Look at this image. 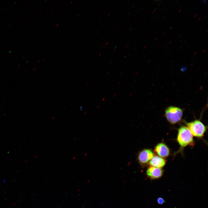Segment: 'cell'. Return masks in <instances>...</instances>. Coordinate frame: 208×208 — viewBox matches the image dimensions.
<instances>
[{
	"mask_svg": "<svg viewBox=\"0 0 208 208\" xmlns=\"http://www.w3.org/2000/svg\"><path fill=\"white\" fill-rule=\"evenodd\" d=\"M177 140L181 148H184L193 143V135L187 127L183 126L179 129Z\"/></svg>",
	"mask_w": 208,
	"mask_h": 208,
	"instance_id": "6da1fadb",
	"label": "cell"
},
{
	"mask_svg": "<svg viewBox=\"0 0 208 208\" xmlns=\"http://www.w3.org/2000/svg\"><path fill=\"white\" fill-rule=\"evenodd\" d=\"M183 115L182 109L177 107L170 106L165 110L166 118L168 122L171 124H175L180 121Z\"/></svg>",
	"mask_w": 208,
	"mask_h": 208,
	"instance_id": "7a4b0ae2",
	"label": "cell"
},
{
	"mask_svg": "<svg viewBox=\"0 0 208 208\" xmlns=\"http://www.w3.org/2000/svg\"><path fill=\"white\" fill-rule=\"evenodd\" d=\"M186 125L192 135L196 137H203L206 130V127L199 120L187 122Z\"/></svg>",
	"mask_w": 208,
	"mask_h": 208,
	"instance_id": "3957f363",
	"label": "cell"
},
{
	"mask_svg": "<svg viewBox=\"0 0 208 208\" xmlns=\"http://www.w3.org/2000/svg\"><path fill=\"white\" fill-rule=\"evenodd\" d=\"M154 156L152 151L148 149H145L139 153L138 159L139 163L142 165H145L149 162Z\"/></svg>",
	"mask_w": 208,
	"mask_h": 208,
	"instance_id": "277c9868",
	"label": "cell"
},
{
	"mask_svg": "<svg viewBox=\"0 0 208 208\" xmlns=\"http://www.w3.org/2000/svg\"><path fill=\"white\" fill-rule=\"evenodd\" d=\"M146 174L151 179H157L162 176L163 170L161 168L151 166L147 169Z\"/></svg>",
	"mask_w": 208,
	"mask_h": 208,
	"instance_id": "5b68a950",
	"label": "cell"
},
{
	"mask_svg": "<svg viewBox=\"0 0 208 208\" xmlns=\"http://www.w3.org/2000/svg\"><path fill=\"white\" fill-rule=\"evenodd\" d=\"M154 150L159 156L162 158L167 157L170 154L168 147L165 144L162 142L157 144L155 147Z\"/></svg>",
	"mask_w": 208,
	"mask_h": 208,
	"instance_id": "8992f818",
	"label": "cell"
},
{
	"mask_svg": "<svg viewBox=\"0 0 208 208\" xmlns=\"http://www.w3.org/2000/svg\"><path fill=\"white\" fill-rule=\"evenodd\" d=\"M166 163V161L164 159L158 156H154L149 162L151 166L159 168L163 167Z\"/></svg>",
	"mask_w": 208,
	"mask_h": 208,
	"instance_id": "52a82bcc",
	"label": "cell"
},
{
	"mask_svg": "<svg viewBox=\"0 0 208 208\" xmlns=\"http://www.w3.org/2000/svg\"><path fill=\"white\" fill-rule=\"evenodd\" d=\"M157 202L159 205H162L165 202L164 199L162 197H159L157 199Z\"/></svg>",
	"mask_w": 208,
	"mask_h": 208,
	"instance_id": "ba28073f",
	"label": "cell"
},
{
	"mask_svg": "<svg viewBox=\"0 0 208 208\" xmlns=\"http://www.w3.org/2000/svg\"><path fill=\"white\" fill-rule=\"evenodd\" d=\"M108 44V42H106L105 43V45H107Z\"/></svg>",
	"mask_w": 208,
	"mask_h": 208,
	"instance_id": "9c48e42d",
	"label": "cell"
},
{
	"mask_svg": "<svg viewBox=\"0 0 208 208\" xmlns=\"http://www.w3.org/2000/svg\"><path fill=\"white\" fill-rule=\"evenodd\" d=\"M206 51V49H205L203 52V53H204Z\"/></svg>",
	"mask_w": 208,
	"mask_h": 208,
	"instance_id": "30bf717a",
	"label": "cell"
},
{
	"mask_svg": "<svg viewBox=\"0 0 208 208\" xmlns=\"http://www.w3.org/2000/svg\"><path fill=\"white\" fill-rule=\"evenodd\" d=\"M129 44H127V45H126V47H129Z\"/></svg>",
	"mask_w": 208,
	"mask_h": 208,
	"instance_id": "8fae6325",
	"label": "cell"
},
{
	"mask_svg": "<svg viewBox=\"0 0 208 208\" xmlns=\"http://www.w3.org/2000/svg\"><path fill=\"white\" fill-rule=\"evenodd\" d=\"M110 16V14H108V15H107L108 17H109Z\"/></svg>",
	"mask_w": 208,
	"mask_h": 208,
	"instance_id": "7c38bea8",
	"label": "cell"
},
{
	"mask_svg": "<svg viewBox=\"0 0 208 208\" xmlns=\"http://www.w3.org/2000/svg\"><path fill=\"white\" fill-rule=\"evenodd\" d=\"M198 14L197 13L195 15L194 17H195Z\"/></svg>",
	"mask_w": 208,
	"mask_h": 208,
	"instance_id": "4fadbf2b",
	"label": "cell"
},
{
	"mask_svg": "<svg viewBox=\"0 0 208 208\" xmlns=\"http://www.w3.org/2000/svg\"><path fill=\"white\" fill-rule=\"evenodd\" d=\"M146 46H145L144 47V48H143L144 49H145V48H146Z\"/></svg>",
	"mask_w": 208,
	"mask_h": 208,
	"instance_id": "5bb4252c",
	"label": "cell"
},
{
	"mask_svg": "<svg viewBox=\"0 0 208 208\" xmlns=\"http://www.w3.org/2000/svg\"><path fill=\"white\" fill-rule=\"evenodd\" d=\"M116 51V49H115L113 50V52H114Z\"/></svg>",
	"mask_w": 208,
	"mask_h": 208,
	"instance_id": "9a60e30c",
	"label": "cell"
},
{
	"mask_svg": "<svg viewBox=\"0 0 208 208\" xmlns=\"http://www.w3.org/2000/svg\"><path fill=\"white\" fill-rule=\"evenodd\" d=\"M200 19H201V18L200 17V18H199V19H198V21H199Z\"/></svg>",
	"mask_w": 208,
	"mask_h": 208,
	"instance_id": "2e32d148",
	"label": "cell"
},
{
	"mask_svg": "<svg viewBox=\"0 0 208 208\" xmlns=\"http://www.w3.org/2000/svg\"><path fill=\"white\" fill-rule=\"evenodd\" d=\"M101 55V53H100L99 55V56H100Z\"/></svg>",
	"mask_w": 208,
	"mask_h": 208,
	"instance_id": "e0dca14e",
	"label": "cell"
},
{
	"mask_svg": "<svg viewBox=\"0 0 208 208\" xmlns=\"http://www.w3.org/2000/svg\"><path fill=\"white\" fill-rule=\"evenodd\" d=\"M137 19H138V18H135V21H136L137 20Z\"/></svg>",
	"mask_w": 208,
	"mask_h": 208,
	"instance_id": "ac0fdd59",
	"label": "cell"
},
{
	"mask_svg": "<svg viewBox=\"0 0 208 208\" xmlns=\"http://www.w3.org/2000/svg\"><path fill=\"white\" fill-rule=\"evenodd\" d=\"M181 9L180 10H179V12H180V11H181Z\"/></svg>",
	"mask_w": 208,
	"mask_h": 208,
	"instance_id": "d6986e66",
	"label": "cell"
},
{
	"mask_svg": "<svg viewBox=\"0 0 208 208\" xmlns=\"http://www.w3.org/2000/svg\"><path fill=\"white\" fill-rule=\"evenodd\" d=\"M118 27H117V28H116V30H118Z\"/></svg>",
	"mask_w": 208,
	"mask_h": 208,
	"instance_id": "ffe728a7",
	"label": "cell"
},
{
	"mask_svg": "<svg viewBox=\"0 0 208 208\" xmlns=\"http://www.w3.org/2000/svg\"><path fill=\"white\" fill-rule=\"evenodd\" d=\"M197 53V52H196L194 54V55H195Z\"/></svg>",
	"mask_w": 208,
	"mask_h": 208,
	"instance_id": "44dd1931",
	"label": "cell"
},
{
	"mask_svg": "<svg viewBox=\"0 0 208 208\" xmlns=\"http://www.w3.org/2000/svg\"><path fill=\"white\" fill-rule=\"evenodd\" d=\"M155 11V10L153 11V12H152V13H153Z\"/></svg>",
	"mask_w": 208,
	"mask_h": 208,
	"instance_id": "7402d4cb",
	"label": "cell"
},
{
	"mask_svg": "<svg viewBox=\"0 0 208 208\" xmlns=\"http://www.w3.org/2000/svg\"><path fill=\"white\" fill-rule=\"evenodd\" d=\"M171 42V41H170V42L169 43V44H170Z\"/></svg>",
	"mask_w": 208,
	"mask_h": 208,
	"instance_id": "603a6c76",
	"label": "cell"
},
{
	"mask_svg": "<svg viewBox=\"0 0 208 208\" xmlns=\"http://www.w3.org/2000/svg\"><path fill=\"white\" fill-rule=\"evenodd\" d=\"M166 34V32H165L164 33V35Z\"/></svg>",
	"mask_w": 208,
	"mask_h": 208,
	"instance_id": "cb8c5ba5",
	"label": "cell"
},
{
	"mask_svg": "<svg viewBox=\"0 0 208 208\" xmlns=\"http://www.w3.org/2000/svg\"><path fill=\"white\" fill-rule=\"evenodd\" d=\"M130 41V39H129L128 40V42H129Z\"/></svg>",
	"mask_w": 208,
	"mask_h": 208,
	"instance_id": "d4e9b609",
	"label": "cell"
},
{
	"mask_svg": "<svg viewBox=\"0 0 208 208\" xmlns=\"http://www.w3.org/2000/svg\"><path fill=\"white\" fill-rule=\"evenodd\" d=\"M157 38H155V39L154 40H156V39Z\"/></svg>",
	"mask_w": 208,
	"mask_h": 208,
	"instance_id": "484cf974",
	"label": "cell"
},
{
	"mask_svg": "<svg viewBox=\"0 0 208 208\" xmlns=\"http://www.w3.org/2000/svg\"><path fill=\"white\" fill-rule=\"evenodd\" d=\"M136 41H135V42H134V43H135L136 42Z\"/></svg>",
	"mask_w": 208,
	"mask_h": 208,
	"instance_id": "4316f807",
	"label": "cell"
},
{
	"mask_svg": "<svg viewBox=\"0 0 208 208\" xmlns=\"http://www.w3.org/2000/svg\"><path fill=\"white\" fill-rule=\"evenodd\" d=\"M208 31V30H207V31L206 32V33H207V32Z\"/></svg>",
	"mask_w": 208,
	"mask_h": 208,
	"instance_id": "83f0119b",
	"label": "cell"
},
{
	"mask_svg": "<svg viewBox=\"0 0 208 208\" xmlns=\"http://www.w3.org/2000/svg\"><path fill=\"white\" fill-rule=\"evenodd\" d=\"M134 6V5H133L132 6V7H133Z\"/></svg>",
	"mask_w": 208,
	"mask_h": 208,
	"instance_id": "f1b7e54d",
	"label": "cell"
},
{
	"mask_svg": "<svg viewBox=\"0 0 208 208\" xmlns=\"http://www.w3.org/2000/svg\"><path fill=\"white\" fill-rule=\"evenodd\" d=\"M185 42H186V41H185V42H184V44L185 43Z\"/></svg>",
	"mask_w": 208,
	"mask_h": 208,
	"instance_id": "f546056e",
	"label": "cell"
},
{
	"mask_svg": "<svg viewBox=\"0 0 208 208\" xmlns=\"http://www.w3.org/2000/svg\"><path fill=\"white\" fill-rule=\"evenodd\" d=\"M120 39V38L118 39V40H119Z\"/></svg>",
	"mask_w": 208,
	"mask_h": 208,
	"instance_id": "4dcf8cb0",
	"label": "cell"
}]
</instances>
